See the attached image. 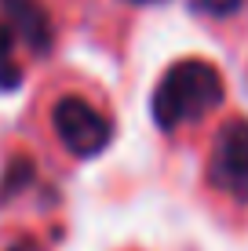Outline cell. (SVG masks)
<instances>
[{
  "label": "cell",
  "instance_id": "1",
  "mask_svg": "<svg viewBox=\"0 0 248 251\" xmlns=\"http://www.w3.org/2000/svg\"><path fill=\"white\" fill-rule=\"evenodd\" d=\"M223 102V76L204 58H183L161 76L153 91V120L161 131H175L186 120H197Z\"/></svg>",
  "mask_w": 248,
  "mask_h": 251
},
{
  "label": "cell",
  "instance_id": "2",
  "mask_svg": "<svg viewBox=\"0 0 248 251\" xmlns=\"http://www.w3.org/2000/svg\"><path fill=\"white\" fill-rule=\"evenodd\" d=\"M51 124L55 135L73 157H95L110 146L113 138V120L91 102H84L81 95H66L58 99V106L51 109Z\"/></svg>",
  "mask_w": 248,
  "mask_h": 251
},
{
  "label": "cell",
  "instance_id": "3",
  "mask_svg": "<svg viewBox=\"0 0 248 251\" xmlns=\"http://www.w3.org/2000/svg\"><path fill=\"white\" fill-rule=\"evenodd\" d=\"M208 182L248 201V120H226L212 138Z\"/></svg>",
  "mask_w": 248,
  "mask_h": 251
},
{
  "label": "cell",
  "instance_id": "4",
  "mask_svg": "<svg viewBox=\"0 0 248 251\" xmlns=\"http://www.w3.org/2000/svg\"><path fill=\"white\" fill-rule=\"evenodd\" d=\"M0 7H4L11 29L19 37H26V44L33 51L44 55L51 48V19H48L44 7H40V0H0Z\"/></svg>",
  "mask_w": 248,
  "mask_h": 251
},
{
  "label": "cell",
  "instance_id": "5",
  "mask_svg": "<svg viewBox=\"0 0 248 251\" xmlns=\"http://www.w3.org/2000/svg\"><path fill=\"white\" fill-rule=\"evenodd\" d=\"M193 7L201 15H212V19H230L245 7V0H193Z\"/></svg>",
  "mask_w": 248,
  "mask_h": 251
},
{
  "label": "cell",
  "instance_id": "6",
  "mask_svg": "<svg viewBox=\"0 0 248 251\" xmlns=\"http://www.w3.org/2000/svg\"><path fill=\"white\" fill-rule=\"evenodd\" d=\"M29 178H33L29 160H15V164H11V175H4V186H0V193H15V189L26 186Z\"/></svg>",
  "mask_w": 248,
  "mask_h": 251
},
{
  "label": "cell",
  "instance_id": "7",
  "mask_svg": "<svg viewBox=\"0 0 248 251\" xmlns=\"http://www.w3.org/2000/svg\"><path fill=\"white\" fill-rule=\"evenodd\" d=\"M11 51H15V29L11 22H0V66L11 62Z\"/></svg>",
  "mask_w": 248,
  "mask_h": 251
},
{
  "label": "cell",
  "instance_id": "8",
  "mask_svg": "<svg viewBox=\"0 0 248 251\" xmlns=\"http://www.w3.org/2000/svg\"><path fill=\"white\" fill-rule=\"evenodd\" d=\"M19 69H15L11 62H7V66H0V88H15V84H19Z\"/></svg>",
  "mask_w": 248,
  "mask_h": 251
},
{
  "label": "cell",
  "instance_id": "9",
  "mask_svg": "<svg viewBox=\"0 0 248 251\" xmlns=\"http://www.w3.org/2000/svg\"><path fill=\"white\" fill-rule=\"evenodd\" d=\"M7 251H37V244H29V240H15Z\"/></svg>",
  "mask_w": 248,
  "mask_h": 251
},
{
  "label": "cell",
  "instance_id": "10",
  "mask_svg": "<svg viewBox=\"0 0 248 251\" xmlns=\"http://www.w3.org/2000/svg\"><path fill=\"white\" fill-rule=\"evenodd\" d=\"M135 4H146V0H135Z\"/></svg>",
  "mask_w": 248,
  "mask_h": 251
}]
</instances>
